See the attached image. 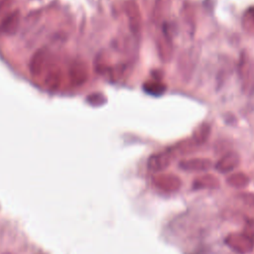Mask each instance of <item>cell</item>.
I'll return each mask as SVG.
<instances>
[{
	"instance_id": "7",
	"label": "cell",
	"mask_w": 254,
	"mask_h": 254,
	"mask_svg": "<svg viewBox=\"0 0 254 254\" xmlns=\"http://www.w3.org/2000/svg\"><path fill=\"white\" fill-rule=\"evenodd\" d=\"M211 135V125L209 123H202L194 130L193 140L196 144L205 143Z\"/></svg>"
},
{
	"instance_id": "11",
	"label": "cell",
	"mask_w": 254,
	"mask_h": 254,
	"mask_svg": "<svg viewBox=\"0 0 254 254\" xmlns=\"http://www.w3.org/2000/svg\"><path fill=\"white\" fill-rule=\"evenodd\" d=\"M144 91L152 95H163L166 91V86L160 82L157 81H151V82H147L144 84L143 86Z\"/></svg>"
},
{
	"instance_id": "6",
	"label": "cell",
	"mask_w": 254,
	"mask_h": 254,
	"mask_svg": "<svg viewBox=\"0 0 254 254\" xmlns=\"http://www.w3.org/2000/svg\"><path fill=\"white\" fill-rule=\"evenodd\" d=\"M171 0H156L153 9V20L157 23L161 22L169 13Z\"/></svg>"
},
{
	"instance_id": "2",
	"label": "cell",
	"mask_w": 254,
	"mask_h": 254,
	"mask_svg": "<svg viewBox=\"0 0 254 254\" xmlns=\"http://www.w3.org/2000/svg\"><path fill=\"white\" fill-rule=\"evenodd\" d=\"M125 11L127 18H128L130 30L135 36L140 35L142 29V18L139 7L135 0H129V1L126 2Z\"/></svg>"
},
{
	"instance_id": "3",
	"label": "cell",
	"mask_w": 254,
	"mask_h": 254,
	"mask_svg": "<svg viewBox=\"0 0 254 254\" xmlns=\"http://www.w3.org/2000/svg\"><path fill=\"white\" fill-rule=\"evenodd\" d=\"M240 162V158L237 153L230 152L224 155L216 165V168L221 173H226L238 166Z\"/></svg>"
},
{
	"instance_id": "4",
	"label": "cell",
	"mask_w": 254,
	"mask_h": 254,
	"mask_svg": "<svg viewBox=\"0 0 254 254\" xmlns=\"http://www.w3.org/2000/svg\"><path fill=\"white\" fill-rule=\"evenodd\" d=\"M171 160H172V156H171L170 152L159 153V154L153 155L149 158L148 167L150 170H152L154 172L161 171L169 166V164L171 163Z\"/></svg>"
},
{
	"instance_id": "13",
	"label": "cell",
	"mask_w": 254,
	"mask_h": 254,
	"mask_svg": "<svg viewBox=\"0 0 254 254\" xmlns=\"http://www.w3.org/2000/svg\"><path fill=\"white\" fill-rule=\"evenodd\" d=\"M238 72H239V77L242 80L247 79V75L249 74V65H248V59L247 55L245 53L241 54V58L239 61V66H238Z\"/></svg>"
},
{
	"instance_id": "8",
	"label": "cell",
	"mask_w": 254,
	"mask_h": 254,
	"mask_svg": "<svg viewBox=\"0 0 254 254\" xmlns=\"http://www.w3.org/2000/svg\"><path fill=\"white\" fill-rule=\"evenodd\" d=\"M158 51L162 61L167 62L172 57L173 49H172V42L169 35L164 34L163 38L158 42Z\"/></svg>"
},
{
	"instance_id": "10",
	"label": "cell",
	"mask_w": 254,
	"mask_h": 254,
	"mask_svg": "<svg viewBox=\"0 0 254 254\" xmlns=\"http://www.w3.org/2000/svg\"><path fill=\"white\" fill-rule=\"evenodd\" d=\"M46 58H47V54L46 52H43V51H39L34 55L31 62V72L34 75H37L42 71Z\"/></svg>"
},
{
	"instance_id": "14",
	"label": "cell",
	"mask_w": 254,
	"mask_h": 254,
	"mask_svg": "<svg viewBox=\"0 0 254 254\" xmlns=\"http://www.w3.org/2000/svg\"><path fill=\"white\" fill-rule=\"evenodd\" d=\"M242 22L245 29H248V30L254 29V7L248 9L245 12Z\"/></svg>"
},
{
	"instance_id": "12",
	"label": "cell",
	"mask_w": 254,
	"mask_h": 254,
	"mask_svg": "<svg viewBox=\"0 0 254 254\" xmlns=\"http://www.w3.org/2000/svg\"><path fill=\"white\" fill-rule=\"evenodd\" d=\"M18 22H19L18 13H12L2 22L1 30L5 33H10L17 27Z\"/></svg>"
},
{
	"instance_id": "5",
	"label": "cell",
	"mask_w": 254,
	"mask_h": 254,
	"mask_svg": "<svg viewBox=\"0 0 254 254\" xmlns=\"http://www.w3.org/2000/svg\"><path fill=\"white\" fill-rule=\"evenodd\" d=\"M212 166V162L209 159L196 158L185 160L180 163V167L188 171H205Z\"/></svg>"
},
{
	"instance_id": "9",
	"label": "cell",
	"mask_w": 254,
	"mask_h": 254,
	"mask_svg": "<svg viewBox=\"0 0 254 254\" xmlns=\"http://www.w3.org/2000/svg\"><path fill=\"white\" fill-rule=\"evenodd\" d=\"M72 81L75 85H82L87 80V72L82 64H75L71 69Z\"/></svg>"
},
{
	"instance_id": "1",
	"label": "cell",
	"mask_w": 254,
	"mask_h": 254,
	"mask_svg": "<svg viewBox=\"0 0 254 254\" xmlns=\"http://www.w3.org/2000/svg\"><path fill=\"white\" fill-rule=\"evenodd\" d=\"M199 56L200 51L197 50L196 47L189 48L181 54L178 62V67L182 77L186 81H188L192 77L194 70L196 69L197 63L199 61Z\"/></svg>"
}]
</instances>
